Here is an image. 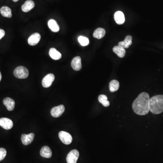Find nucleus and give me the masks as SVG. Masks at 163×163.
Instances as JSON below:
<instances>
[{"mask_svg": "<svg viewBox=\"0 0 163 163\" xmlns=\"http://www.w3.org/2000/svg\"><path fill=\"white\" fill-rule=\"evenodd\" d=\"M150 96L148 93L145 92L140 93L132 104L134 112L140 116L148 114L150 111Z\"/></svg>", "mask_w": 163, "mask_h": 163, "instance_id": "1", "label": "nucleus"}, {"mask_svg": "<svg viewBox=\"0 0 163 163\" xmlns=\"http://www.w3.org/2000/svg\"><path fill=\"white\" fill-rule=\"evenodd\" d=\"M150 110L152 113L159 114L163 112V95H156L150 100Z\"/></svg>", "mask_w": 163, "mask_h": 163, "instance_id": "2", "label": "nucleus"}, {"mask_svg": "<svg viewBox=\"0 0 163 163\" xmlns=\"http://www.w3.org/2000/svg\"><path fill=\"white\" fill-rule=\"evenodd\" d=\"M29 71L25 67L19 66L16 68L14 71V74L16 78L25 79L29 76Z\"/></svg>", "mask_w": 163, "mask_h": 163, "instance_id": "3", "label": "nucleus"}, {"mask_svg": "<svg viewBox=\"0 0 163 163\" xmlns=\"http://www.w3.org/2000/svg\"><path fill=\"white\" fill-rule=\"evenodd\" d=\"M59 136L61 141L67 145L70 144L72 141V137L69 133L67 132L61 131L59 133Z\"/></svg>", "mask_w": 163, "mask_h": 163, "instance_id": "4", "label": "nucleus"}, {"mask_svg": "<svg viewBox=\"0 0 163 163\" xmlns=\"http://www.w3.org/2000/svg\"><path fill=\"white\" fill-rule=\"evenodd\" d=\"M79 156V152L77 150L71 151L67 156L66 160L68 163H77Z\"/></svg>", "mask_w": 163, "mask_h": 163, "instance_id": "5", "label": "nucleus"}, {"mask_svg": "<svg viewBox=\"0 0 163 163\" xmlns=\"http://www.w3.org/2000/svg\"><path fill=\"white\" fill-rule=\"evenodd\" d=\"M55 77L52 73H49L44 77L42 80V84L43 87L48 88L50 87L54 81Z\"/></svg>", "mask_w": 163, "mask_h": 163, "instance_id": "6", "label": "nucleus"}, {"mask_svg": "<svg viewBox=\"0 0 163 163\" xmlns=\"http://www.w3.org/2000/svg\"><path fill=\"white\" fill-rule=\"evenodd\" d=\"M65 111V107L63 105L53 107L51 111V114L54 117H59L63 114Z\"/></svg>", "mask_w": 163, "mask_h": 163, "instance_id": "7", "label": "nucleus"}, {"mask_svg": "<svg viewBox=\"0 0 163 163\" xmlns=\"http://www.w3.org/2000/svg\"><path fill=\"white\" fill-rule=\"evenodd\" d=\"M0 126L5 130H10L12 129L13 126V121L7 118H0Z\"/></svg>", "mask_w": 163, "mask_h": 163, "instance_id": "8", "label": "nucleus"}, {"mask_svg": "<svg viewBox=\"0 0 163 163\" xmlns=\"http://www.w3.org/2000/svg\"><path fill=\"white\" fill-rule=\"evenodd\" d=\"M35 134L34 133H30L28 135L23 134L21 136V140L22 143L25 145H28L32 143L34 139Z\"/></svg>", "mask_w": 163, "mask_h": 163, "instance_id": "9", "label": "nucleus"}, {"mask_svg": "<svg viewBox=\"0 0 163 163\" xmlns=\"http://www.w3.org/2000/svg\"><path fill=\"white\" fill-rule=\"evenodd\" d=\"M40 35L38 33H35L31 35L28 39V44L30 46H34L37 45L40 40Z\"/></svg>", "mask_w": 163, "mask_h": 163, "instance_id": "10", "label": "nucleus"}, {"mask_svg": "<svg viewBox=\"0 0 163 163\" xmlns=\"http://www.w3.org/2000/svg\"><path fill=\"white\" fill-rule=\"evenodd\" d=\"M71 66L75 71H79L82 68L81 59L79 56L75 57L71 62Z\"/></svg>", "mask_w": 163, "mask_h": 163, "instance_id": "11", "label": "nucleus"}, {"mask_svg": "<svg viewBox=\"0 0 163 163\" xmlns=\"http://www.w3.org/2000/svg\"><path fill=\"white\" fill-rule=\"evenodd\" d=\"M114 19L118 25H122L125 21V18L123 13L120 11H117L114 15Z\"/></svg>", "mask_w": 163, "mask_h": 163, "instance_id": "12", "label": "nucleus"}, {"mask_svg": "<svg viewBox=\"0 0 163 163\" xmlns=\"http://www.w3.org/2000/svg\"><path fill=\"white\" fill-rule=\"evenodd\" d=\"M3 102L8 111H12L14 109L15 102L12 99L10 98H5L3 100Z\"/></svg>", "mask_w": 163, "mask_h": 163, "instance_id": "13", "label": "nucleus"}, {"mask_svg": "<svg viewBox=\"0 0 163 163\" xmlns=\"http://www.w3.org/2000/svg\"><path fill=\"white\" fill-rule=\"evenodd\" d=\"M41 156L46 158H50L51 157L52 152L49 147L45 146L42 147L40 152Z\"/></svg>", "mask_w": 163, "mask_h": 163, "instance_id": "14", "label": "nucleus"}, {"mask_svg": "<svg viewBox=\"0 0 163 163\" xmlns=\"http://www.w3.org/2000/svg\"><path fill=\"white\" fill-rule=\"evenodd\" d=\"M35 5L34 2L33 1L28 0L21 7L22 11L25 12H27L34 7Z\"/></svg>", "mask_w": 163, "mask_h": 163, "instance_id": "15", "label": "nucleus"}, {"mask_svg": "<svg viewBox=\"0 0 163 163\" xmlns=\"http://www.w3.org/2000/svg\"><path fill=\"white\" fill-rule=\"evenodd\" d=\"M132 38L131 36L128 35L126 37L125 39L123 41H121L119 43V46L121 47L124 48H128L129 46L131 45L132 43Z\"/></svg>", "mask_w": 163, "mask_h": 163, "instance_id": "16", "label": "nucleus"}, {"mask_svg": "<svg viewBox=\"0 0 163 163\" xmlns=\"http://www.w3.org/2000/svg\"><path fill=\"white\" fill-rule=\"evenodd\" d=\"M49 56L53 59L57 60L59 59L62 57V54L55 48H50L49 51Z\"/></svg>", "mask_w": 163, "mask_h": 163, "instance_id": "17", "label": "nucleus"}, {"mask_svg": "<svg viewBox=\"0 0 163 163\" xmlns=\"http://www.w3.org/2000/svg\"><path fill=\"white\" fill-rule=\"evenodd\" d=\"M48 24L49 29L52 30V32H58L59 30V27L55 20L53 19L49 20Z\"/></svg>", "mask_w": 163, "mask_h": 163, "instance_id": "18", "label": "nucleus"}, {"mask_svg": "<svg viewBox=\"0 0 163 163\" xmlns=\"http://www.w3.org/2000/svg\"><path fill=\"white\" fill-rule=\"evenodd\" d=\"M113 51L120 58H123L126 54L125 48L119 46H116L113 48Z\"/></svg>", "mask_w": 163, "mask_h": 163, "instance_id": "19", "label": "nucleus"}, {"mask_svg": "<svg viewBox=\"0 0 163 163\" xmlns=\"http://www.w3.org/2000/svg\"><path fill=\"white\" fill-rule=\"evenodd\" d=\"M106 34V31L104 29L99 28L97 29L93 33V36L98 39L103 38Z\"/></svg>", "mask_w": 163, "mask_h": 163, "instance_id": "20", "label": "nucleus"}, {"mask_svg": "<svg viewBox=\"0 0 163 163\" xmlns=\"http://www.w3.org/2000/svg\"><path fill=\"white\" fill-rule=\"evenodd\" d=\"M1 14L2 16L7 18H11L12 16V10L8 7H3L0 9Z\"/></svg>", "mask_w": 163, "mask_h": 163, "instance_id": "21", "label": "nucleus"}, {"mask_svg": "<svg viewBox=\"0 0 163 163\" xmlns=\"http://www.w3.org/2000/svg\"><path fill=\"white\" fill-rule=\"evenodd\" d=\"M119 83L116 80H113L109 84V89L111 92H114L117 91L119 88Z\"/></svg>", "mask_w": 163, "mask_h": 163, "instance_id": "22", "label": "nucleus"}, {"mask_svg": "<svg viewBox=\"0 0 163 163\" xmlns=\"http://www.w3.org/2000/svg\"><path fill=\"white\" fill-rule=\"evenodd\" d=\"M98 99L100 103L105 107H107L110 105V103L107 100V97L106 95H100L99 96Z\"/></svg>", "mask_w": 163, "mask_h": 163, "instance_id": "23", "label": "nucleus"}, {"mask_svg": "<svg viewBox=\"0 0 163 163\" xmlns=\"http://www.w3.org/2000/svg\"><path fill=\"white\" fill-rule=\"evenodd\" d=\"M78 40L80 45L83 46H86L89 44V41L88 38L83 36H80L78 38Z\"/></svg>", "mask_w": 163, "mask_h": 163, "instance_id": "24", "label": "nucleus"}, {"mask_svg": "<svg viewBox=\"0 0 163 163\" xmlns=\"http://www.w3.org/2000/svg\"><path fill=\"white\" fill-rule=\"evenodd\" d=\"M7 155V151L4 148H0V161L3 160Z\"/></svg>", "mask_w": 163, "mask_h": 163, "instance_id": "25", "label": "nucleus"}, {"mask_svg": "<svg viewBox=\"0 0 163 163\" xmlns=\"http://www.w3.org/2000/svg\"><path fill=\"white\" fill-rule=\"evenodd\" d=\"M5 35V32L3 29H0V40H1Z\"/></svg>", "mask_w": 163, "mask_h": 163, "instance_id": "26", "label": "nucleus"}, {"mask_svg": "<svg viewBox=\"0 0 163 163\" xmlns=\"http://www.w3.org/2000/svg\"><path fill=\"white\" fill-rule=\"evenodd\" d=\"M1 78H2V76H1V72H0V82L1 81Z\"/></svg>", "mask_w": 163, "mask_h": 163, "instance_id": "27", "label": "nucleus"}, {"mask_svg": "<svg viewBox=\"0 0 163 163\" xmlns=\"http://www.w3.org/2000/svg\"><path fill=\"white\" fill-rule=\"evenodd\" d=\"M12 1H14V2H17V1H18L19 0H12Z\"/></svg>", "mask_w": 163, "mask_h": 163, "instance_id": "28", "label": "nucleus"}]
</instances>
